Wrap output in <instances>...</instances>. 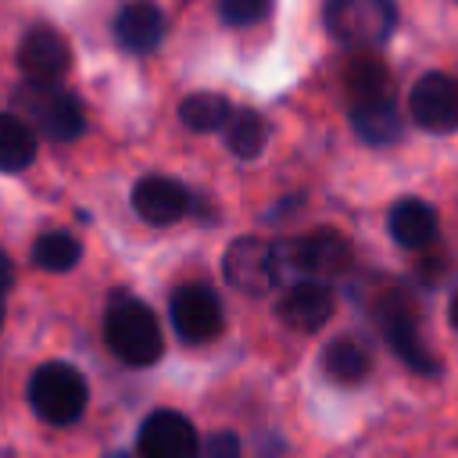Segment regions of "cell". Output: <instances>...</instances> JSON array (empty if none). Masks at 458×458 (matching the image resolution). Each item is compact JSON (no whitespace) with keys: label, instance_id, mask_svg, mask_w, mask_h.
<instances>
[{"label":"cell","instance_id":"1","mask_svg":"<svg viewBox=\"0 0 458 458\" xmlns=\"http://www.w3.org/2000/svg\"><path fill=\"white\" fill-rule=\"evenodd\" d=\"M104 340L107 347L125 361V365H154L165 351V340H161V329H157V315L129 297V293H114L107 311H104Z\"/></svg>","mask_w":458,"mask_h":458},{"label":"cell","instance_id":"2","mask_svg":"<svg viewBox=\"0 0 458 458\" xmlns=\"http://www.w3.org/2000/svg\"><path fill=\"white\" fill-rule=\"evenodd\" d=\"M322 21L329 36L347 50L383 47L397 25L394 0H326Z\"/></svg>","mask_w":458,"mask_h":458},{"label":"cell","instance_id":"3","mask_svg":"<svg viewBox=\"0 0 458 458\" xmlns=\"http://www.w3.org/2000/svg\"><path fill=\"white\" fill-rule=\"evenodd\" d=\"M86 379L68 361H47L29 379V404L50 426H72L86 411Z\"/></svg>","mask_w":458,"mask_h":458},{"label":"cell","instance_id":"4","mask_svg":"<svg viewBox=\"0 0 458 458\" xmlns=\"http://www.w3.org/2000/svg\"><path fill=\"white\" fill-rule=\"evenodd\" d=\"M14 107L21 114H29L32 125L54 143H72L82 132V104L75 93H68L61 86L25 82L14 97Z\"/></svg>","mask_w":458,"mask_h":458},{"label":"cell","instance_id":"5","mask_svg":"<svg viewBox=\"0 0 458 458\" xmlns=\"http://www.w3.org/2000/svg\"><path fill=\"white\" fill-rule=\"evenodd\" d=\"M222 276L240 293H254V297L268 293L272 286H279V279H276V243H268L261 236L233 240L225 258H222Z\"/></svg>","mask_w":458,"mask_h":458},{"label":"cell","instance_id":"6","mask_svg":"<svg viewBox=\"0 0 458 458\" xmlns=\"http://www.w3.org/2000/svg\"><path fill=\"white\" fill-rule=\"evenodd\" d=\"M172 326L186 344H208L222 333V301L204 283H186L172 293Z\"/></svg>","mask_w":458,"mask_h":458},{"label":"cell","instance_id":"7","mask_svg":"<svg viewBox=\"0 0 458 458\" xmlns=\"http://www.w3.org/2000/svg\"><path fill=\"white\" fill-rule=\"evenodd\" d=\"M408 111L419 129L426 132H451L458 129V79L444 72H429L411 86Z\"/></svg>","mask_w":458,"mask_h":458},{"label":"cell","instance_id":"8","mask_svg":"<svg viewBox=\"0 0 458 458\" xmlns=\"http://www.w3.org/2000/svg\"><path fill=\"white\" fill-rule=\"evenodd\" d=\"M200 447L193 422L182 411L157 408L140 426V451L143 458H193Z\"/></svg>","mask_w":458,"mask_h":458},{"label":"cell","instance_id":"9","mask_svg":"<svg viewBox=\"0 0 458 458\" xmlns=\"http://www.w3.org/2000/svg\"><path fill=\"white\" fill-rule=\"evenodd\" d=\"M68 64H72L68 43L50 25H36V29H29L21 36V43H18V68L25 72L29 82L54 86L68 72Z\"/></svg>","mask_w":458,"mask_h":458},{"label":"cell","instance_id":"10","mask_svg":"<svg viewBox=\"0 0 458 458\" xmlns=\"http://www.w3.org/2000/svg\"><path fill=\"white\" fill-rule=\"evenodd\" d=\"M379 326H383V336H386L390 351H394L408 369H415V372H422V376H437V372H440V361H437V358L429 354V347L422 344L419 326H415L411 311H408L401 301L383 304Z\"/></svg>","mask_w":458,"mask_h":458},{"label":"cell","instance_id":"11","mask_svg":"<svg viewBox=\"0 0 458 458\" xmlns=\"http://www.w3.org/2000/svg\"><path fill=\"white\" fill-rule=\"evenodd\" d=\"M276 315L283 326L297 329V333H315L329 322L333 315V290L326 283H315V279H304V283H293L286 286V293L279 297L276 304Z\"/></svg>","mask_w":458,"mask_h":458},{"label":"cell","instance_id":"12","mask_svg":"<svg viewBox=\"0 0 458 458\" xmlns=\"http://www.w3.org/2000/svg\"><path fill=\"white\" fill-rule=\"evenodd\" d=\"M132 208L150 225H172L186 215L190 193H186L182 182H175L168 175H143L132 186Z\"/></svg>","mask_w":458,"mask_h":458},{"label":"cell","instance_id":"13","mask_svg":"<svg viewBox=\"0 0 458 458\" xmlns=\"http://www.w3.org/2000/svg\"><path fill=\"white\" fill-rule=\"evenodd\" d=\"M114 39L129 54H150L165 39V14L150 0H132L114 18Z\"/></svg>","mask_w":458,"mask_h":458},{"label":"cell","instance_id":"14","mask_svg":"<svg viewBox=\"0 0 458 458\" xmlns=\"http://www.w3.org/2000/svg\"><path fill=\"white\" fill-rule=\"evenodd\" d=\"M386 225H390V236L408 247V250H422L437 240V229H440V218L437 211L426 204V200H415V197H404L390 208L386 215Z\"/></svg>","mask_w":458,"mask_h":458},{"label":"cell","instance_id":"15","mask_svg":"<svg viewBox=\"0 0 458 458\" xmlns=\"http://www.w3.org/2000/svg\"><path fill=\"white\" fill-rule=\"evenodd\" d=\"M351 125L369 147H390L404 132V122H401L397 107H394V97L390 100H361V104H354L351 107Z\"/></svg>","mask_w":458,"mask_h":458},{"label":"cell","instance_id":"16","mask_svg":"<svg viewBox=\"0 0 458 458\" xmlns=\"http://www.w3.org/2000/svg\"><path fill=\"white\" fill-rule=\"evenodd\" d=\"M36 157V132L21 114H0V172H21Z\"/></svg>","mask_w":458,"mask_h":458},{"label":"cell","instance_id":"17","mask_svg":"<svg viewBox=\"0 0 458 458\" xmlns=\"http://www.w3.org/2000/svg\"><path fill=\"white\" fill-rule=\"evenodd\" d=\"M322 369L336 383H361L369 376V369H372V358L354 336H336L322 351Z\"/></svg>","mask_w":458,"mask_h":458},{"label":"cell","instance_id":"18","mask_svg":"<svg viewBox=\"0 0 458 458\" xmlns=\"http://www.w3.org/2000/svg\"><path fill=\"white\" fill-rule=\"evenodd\" d=\"M229 114H233V107L218 93H190L179 104V118L193 132H215V129H222L229 122Z\"/></svg>","mask_w":458,"mask_h":458},{"label":"cell","instance_id":"19","mask_svg":"<svg viewBox=\"0 0 458 458\" xmlns=\"http://www.w3.org/2000/svg\"><path fill=\"white\" fill-rule=\"evenodd\" d=\"M225 143L236 157H258L268 143V125L258 111H233L225 122Z\"/></svg>","mask_w":458,"mask_h":458},{"label":"cell","instance_id":"20","mask_svg":"<svg viewBox=\"0 0 458 458\" xmlns=\"http://www.w3.org/2000/svg\"><path fill=\"white\" fill-rule=\"evenodd\" d=\"M347 89L354 104L361 100H390V72L376 57H354L347 64Z\"/></svg>","mask_w":458,"mask_h":458},{"label":"cell","instance_id":"21","mask_svg":"<svg viewBox=\"0 0 458 458\" xmlns=\"http://www.w3.org/2000/svg\"><path fill=\"white\" fill-rule=\"evenodd\" d=\"M79 258H82V243L72 233H61V229L43 233L32 243V261L47 272H68V268L79 265Z\"/></svg>","mask_w":458,"mask_h":458},{"label":"cell","instance_id":"22","mask_svg":"<svg viewBox=\"0 0 458 458\" xmlns=\"http://www.w3.org/2000/svg\"><path fill=\"white\" fill-rule=\"evenodd\" d=\"M268 14H272V0H218V18L236 29L258 25Z\"/></svg>","mask_w":458,"mask_h":458},{"label":"cell","instance_id":"23","mask_svg":"<svg viewBox=\"0 0 458 458\" xmlns=\"http://www.w3.org/2000/svg\"><path fill=\"white\" fill-rule=\"evenodd\" d=\"M193 458H243V444H240L236 433L222 429V433H211V437L197 447Z\"/></svg>","mask_w":458,"mask_h":458},{"label":"cell","instance_id":"24","mask_svg":"<svg viewBox=\"0 0 458 458\" xmlns=\"http://www.w3.org/2000/svg\"><path fill=\"white\" fill-rule=\"evenodd\" d=\"M11 283H14V268H11V261L0 254V297L11 290Z\"/></svg>","mask_w":458,"mask_h":458},{"label":"cell","instance_id":"25","mask_svg":"<svg viewBox=\"0 0 458 458\" xmlns=\"http://www.w3.org/2000/svg\"><path fill=\"white\" fill-rule=\"evenodd\" d=\"M447 315H451V326L458 329V290L451 293V308H447Z\"/></svg>","mask_w":458,"mask_h":458},{"label":"cell","instance_id":"26","mask_svg":"<svg viewBox=\"0 0 458 458\" xmlns=\"http://www.w3.org/2000/svg\"><path fill=\"white\" fill-rule=\"evenodd\" d=\"M0 326H4V297H0Z\"/></svg>","mask_w":458,"mask_h":458}]
</instances>
